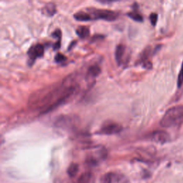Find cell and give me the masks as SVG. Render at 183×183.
Listing matches in <instances>:
<instances>
[{"instance_id": "5b68a950", "label": "cell", "mask_w": 183, "mask_h": 183, "mask_svg": "<svg viewBox=\"0 0 183 183\" xmlns=\"http://www.w3.org/2000/svg\"><path fill=\"white\" fill-rule=\"evenodd\" d=\"M150 138L152 141L159 144H165L170 141V134L165 131H154L150 134Z\"/></svg>"}, {"instance_id": "2e32d148", "label": "cell", "mask_w": 183, "mask_h": 183, "mask_svg": "<svg viewBox=\"0 0 183 183\" xmlns=\"http://www.w3.org/2000/svg\"><path fill=\"white\" fill-rule=\"evenodd\" d=\"M66 59H67L66 57L64 56V54H61V53H57V54H56V56H55V58H54L55 62H57V63L63 62L65 61Z\"/></svg>"}, {"instance_id": "7a4b0ae2", "label": "cell", "mask_w": 183, "mask_h": 183, "mask_svg": "<svg viewBox=\"0 0 183 183\" xmlns=\"http://www.w3.org/2000/svg\"><path fill=\"white\" fill-rule=\"evenodd\" d=\"M90 14L92 20H103L106 21H115L118 17L117 12L108 9H90Z\"/></svg>"}, {"instance_id": "6da1fadb", "label": "cell", "mask_w": 183, "mask_h": 183, "mask_svg": "<svg viewBox=\"0 0 183 183\" xmlns=\"http://www.w3.org/2000/svg\"><path fill=\"white\" fill-rule=\"evenodd\" d=\"M183 122V106L177 105L170 108L160 122L161 127L169 128L180 126Z\"/></svg>"}, {"instance_id": "e0dca14e", "label": "cell", "mask_w": 183, "mask_h": 183, "mask_svg": "<svg viewBox=\"0 0 183 183\" xmlns=\"http://www.w3.org/2000/svg\"><path fill=\"white\" fill-rule=\"evenodd\" d=\"M150 20L152 25L153 26H155L156 23L157 21V14L156 13H152L150 16Z\"/></svg>"}, {"instance_id": "4fadbf2b", "label": "cell", "mask_w": 183, "mask_h": 183, "mask_svg": "<svg viewBox=\"0 0 183 183\" xmlns=\"http://www.w3.org/2000/svg\"><path fill=\"white\" fill-rule=\"evenodd\" d=\"M79 171V165L76 163H72L67 169V174L70 177H74L77 174Z\"/></svg>"}, {"instance_id": "9c48e42d", "label": "cell", "mask_w": 183, "mask_h": 183, "mask_svg": "<svg viewBox=\"0 0 183 183\" xmlns=\"http://www.w3.org/2000/svg\"><path fill=\"white\" fill-rule=\"evenodd\" d=\"M42 12L47 16H53L56 13V6L54 3H48L42 9Z\"/></svg>"}, {"instance_id": "9a60e30c", "label": "cell", "mask_w": 183, "mask_h": 183, "mask_svg": "<svg viewBox=\"0 0 183 183\" xmlns=\"http://www.w3.org/2000/svg\"><path fill=\"white\" fill-rule=\"evenodd\" d=\"M183 84V62L181 67V69H180V72L179 73V75H178V79H177V86L178 87H181V86Z\"/></svg>"}, {"instance_id": "277c9868", "label": "cell", "mask_w": 183, "mask_h": 183, "mask_svg": "<svg viewBox=\"0 0 183 183\" xmlns=\"http://www.w3.org/2000/svg\"><path fill=\"white\" fill-rule=\"evenodd\" d=\"M122 125H120V124H118L115 122L107 121L105 122L102 126L101 127L98 133L102 134H107V135L109 134L110 135V134L119 133V132L122 131Z\"/></svg>"}, {"instance_id": "52a82bcc", "label": "cell", "mask_w": 183, "mask_h": 183, "mask_svg": "<svg viewBox=\"0 0 183 183\" xmlns=\"http://www.w3.org/2000/svg\"><path fill=\"white\" fill-rule=\"evenodd\" d=\"M126 52V47L124 45L120 44L117 46L116 49H115V59L118 64H122L123 61L124 56Z\"/></svg>"}, {"instance_id": "ba28073f", "label": "cell", "mask_w": 183, "mask_h": 183, "mask_svg": "<svg viewBox=\"0 0 183 183\" xmlns=\"http://www.w3.org/2000/svg\"><path fill=\"white\" fill-rule=\"evenodd\" d=\"M74 17L76 20L79 21H88L92 20L91 15L87 12L79 11L74 14Z\"/></svg>"}, {"instance_id": "5bb4252c", "label": "cell", "mask_w": 183, "mask_h": 183, "mask_svg": "<svg viewBox=\"0 0 183 183\" xmlns=\"http://www.w3.org/2000/svg\"><path fill=\"white\" fill-rule=\"evenodd\" d=\"M127 15L129 16V17H130L132 20L136 21H139V22H142L143 21V16H142L141 14H139L138 12L137 11H132L130 12L127 14Z\"/></svg>"}, {"instance_id": "8992f818", "label": "cell", "mask_w": 183, "mask_h": 183, "mask_svg": "<svg viewBox=\"0 0 183 183\" xmlns=\"http://www.w3.org/2000/svg\"><path fill=\"white\" fill-rule=\"evenodd\" d=\"M45 49L43 45L40 44H37L35 46H32V47L29 49L28 55L30 58V62H33L37 57H42L44 54Z\"/></svg>"}, {"instance_id": "3957f363", "label": "cell", "mask_w": 183, "mask_h": 183, "mask_svg": "<svg viewBox=\"0 0 183 183\" xmlns=\"http://www.w3.org/2000/svg\"><path fill=\"white\" fill-rule=\"evenodd\" d=\"M78 122V119L75 116L71 115H62L59 117L55 121V126L62 129H74Z\"/></svg>"}, {"instance_id": "8fae6325", "label": "cell", "mask_w": 183, "mask_h": 183, "mask_svg": "<svg viewBox=\"0 0 183 183\" xmlns=\"http://www.w3.org/2000/svg\"><path fill=\"white\" fill-rule=\"evenodd\" d=\"M77 35H78V37H79L82 39H85V38H87L89 37L90 35V30L87 26H80L76 30Z\"/></svg>"}, {"instance_id": "7c38bea8", "label": "cell", "mask_w": 183, "mask_h": 183, "mask_svg": "<svg viewBox=\"0 0 183 183\" xmlns=\"http://www.w3.org/2000/svg\"><path fill=\"white\" fill-rule=\"evenodd\" d=\"M116 176L117 175L112 172L106 173L100 177V183H112L113 180Z\"/></svg>"}, {"instance_id": "30bf717a", "label": "cell", "mask_w": 183, "mask_h": 183, "mask_svg": "<svg viewBox=\"0 0 183 183\" xmlns=\"http://www.w3.org/2000/svg\"><path fill=\"white\" fill-rule=\"evenodd\" d=\"M101 72V69L97 64H94L89 67L87 71V77L90 78H95L97 77Z\"/></svg>"}]
</instances>
